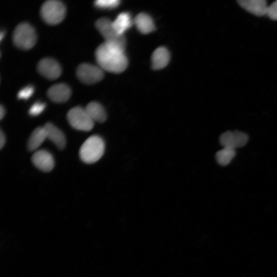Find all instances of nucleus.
<instances>
[{
  "mask_svg": "<svg viewBox=\"0 0 277 277\" xmlns=\"http://www.w3.org/2000/svg\"><path fill=\"white\" fill-rule=\"evenodd\" d=\"M124 47L104 42L95 51L98 64L103 70L113 73L124 72L128 65V60L124 53Z\"/></svg>",
  "mask_w": 277,
  "mask_h": 277,
  "instance_id": "f257e3e1",
  "label": "nucleus"
},
{
  "mask_svg": "<svg viewBox=\"0 0 277 277\" xmlns=\"http://www.w3.org/2000/svg\"><path fill=\"white\" fill-rule=\"evenodd\" d=\"M105 151V143L98 135H93L85 142L80 150V156L85 163L91 164L98 161Z\"/></svg>",
  "mask_w": 277,
  "mask_h": 277,
  "instance_id": "f03ea898",
  "label": "nucleus"
},
{
  "mask_svg": "<svg viewBox=\"0 0 277 277\" xmlns=\"http://www.w3.org/2000/svg\"><path fill=\"white\" fill-rule=\"evenodd\" d=\"M15 45L19 49L29 50L37 42V35L34 29L29 24L22 23L15 29L13 36Z\"/></svg>",
  "mask_w": 277,
  "mask_h": 277,
  "instance_id": "7ed1b4c3",
  "label": "nucleus"
},
{
  "mask_svg": "<svg viewBox=\"0 0 277 277\" xmlns=\"http://www.w3.org/2000/svg\"><path fill=\"white\" fill-rule=\"evenodd\" d=\"M66 15L64 5L58 0H48L42 6L41 15L48 24L54 25L61 23Z\"/></svg>",
  "mask_w": 277,
  "mask_h": 277,
  "instance_id": "20e7f679",
  "label": "nucleus"
},
{
  "mask_svg": "<svg viewBox=\"0 0 277 277\" xmlns=\"http://www.w3.org/2000/svg\"><path fill=\"white\" fill-rule=\"evenodd\" d=\"M68 121L74 128L88 131L94 126V121L88 114L86 108L76 107L69 110L67 114Z\"/></svg>",
  "mask_w": 277,
  "mask_h": 277,
  "instance_id": "39448f33",
  "label": "nucleus"
},
{
  "mask_svg": "<svg viewBox=\"0 0 277 277\" xmlns=\"http://www.w3.org/2000/svg\"><path fill=\"white\" fill-rule=\"evenodd\" d=\"M96 27L105 39V42L125 48V39L124 36L117 33L113 26V21L107 18H102L96 21Z\"/></svg>",
  "mask_w": 277,
  "mask_h": 277,
  "instance_id": "423d86ee",
  "label": "nucleus"
},
{
  "mask_svg": "<svg viewBox=\"0 0 277 277\" xmlns=\"http://www.w3.org/2000/svg\"><path fill=\"white\" fill-rule=\"evenodd\" d=\"M78 78L86 85H93L102 80L104 77L103 69L99 66L89 63H82L77 69Z\"/></svg>",
  "mask_w": 277,
  "mask_h": 277,
  "instance_id": "0eeeda50",
  "label": "nucleus"
},
{
  "mask_svg": "<svg viewBox=\"0 0 277 277\" xmlns=\"http://www.w3.org/2000/svg\"><path fill=\"white\" fill-rule=\"evenodd\" d=\"M248 138V135L244 132L228 131L220 135V143L224 148L235 150L245 146Z\"/></svg>",
  "mask_w": 277,
  "mask_h": 277,
  "instance_id": "6e6552de",
  "label": "nucleus"
},
{
  "mask_svg": "<svg viewBox=\"0 0 277 277\" xmlns=\"http://www.w3.org/2000/svg\"><path fill=\"white\" fill-rule=\"evenodd\" d=\"M38 71L45 78L49 80H56L62 73L60 64L51 58H44L38 64Z\"/></svg>",
  "mask_w": 277,
  "mask_h": 277,
  "instance_id": "1a4fd4ad",
  "label": "nucleus"
},
{
  "mask_svg": "<svg viewBox=\"0 0 277 277\" xmlns=\"http://www.w3.org/2000/svg\"><path fill=\"white\" fill-rule=\"evenodd\" d=\"M238 3L243 9L257 17L267 15L268 6L265 0H239Z\"/></svg>",
  "mask_w": 277,
  "mask_h": 277,
  "instance_id": "9d476101",
  "label": "nucleus"
},
{
  "mask_svg": "<svg viewBox=\"0 0 277 277\" xmlns=\"http://www.w3.org/2000/svg\"><path fill=\"white\" fill-rule=\"evenodd\" d=\"M71 94L70 88L64 84L52 86L47 93L48 98L57 103L65 102L70 98Z\"/></svg>",
  "mask_w": 277,
  "mask_h": 277,
  "instance_id": "9b49d317",
  "label": "nucleus"
},
{
  "mask_svg": "<svg viewBox=\"0 0 277 277\" xmlns=\"http://www.w3.org/2000/svg\"><path fill=\"white\" fill-rule=\"evenodd\" d=\"M32 161L37 168L45 172L51 171L54 165L53 157L45 150L36 152L33 156Z\"/></svg>",
  "mask_w": 277,
  "mask_h": 277,
  "instance_id": "f8f14e48",
  "label": "nucleus"
},
{
  "mask_svg": "<svg viewBox=\"0 0 277 277\" xmlns=\"http://www.w3.org/2000/svg\"><path fill=\"white\" fill-rule=\"evenodd\" d=\"M43 127L47 138H48L59 149H63L66 145V138L62 131L50 123H47Z\"/></svg>",
  "mask_w": 277,
  "mask_h": 277,
  "instance_id": "ddd939ff",
  "label": "nucleus"
},
{
  "mask_svg": "<svg viewBox=\"0 0 277 277\" xmlns=\"http://www.w3.org/2000/svg\"><path fill=\"white\" fill-rule=\"evenodd\" d=\"M152 67L156 70L166 67L169 63L170 55L168 49L163 47L156 49L152 56Z\"/></svg>",
  "mask_w": 277,
  "mask_h": 277,
  "instance_id": "4468645a",
  "label": "nucleus"
},
{
  "mask_svg": "<svg viewBox=\"0 0 277 277\" xmlns=\"http://www.w3.org/2000/svg\"><path fill=\"white\" fill-rule=\"evenodd\" d=\"M133 23L138 31L144 34H148L155 30V24L150 16L142 13L137 15Z\"/></svg>",
  "mask_w": 277,
  "mask_h": 277,
  "instance_id": "2eb2a0df",
  "label": "nucleus"
},
{
  "mask_svg": "<svg viewBox=\"0 0 277 277\" xmlns=\"http://www.w3.org/2000/svg\"><path fill=\"white\" fill-rule=\"evenodd\" d=\"M86 109L94 122L102 123L106 120L107 114L106 111L104 107L98 102H90L87 106Z\"/></svg>",
  "mask_w": 277,
  "mask_h": 277,
  "instance_id": "dca6fc26",
  "label": "nucleus"
},
{
  "mask_svg": "<svg viewBox=\"0 0 277 277\" xmlns=\"http://www.w3.org/2000/svg\"><path fill=\"white\" fill-rule=\"evenodd\" d=\"M47 138L43 127L37 128L29 138L27 148L29 151H34L39 148Z\"/></svg>",
  "mask_w": 277,
  "mask_h": 277,
  "instance_id": "f3484780",
  "label": "nucleus"
},
{
  "mask_svg": "<svg viewBox=\"0 0 277 277\" xmlns=\"http://www.w3.org/2000/svg\"><path fill=\"white\" fill-rule=\"evenodd\" d=\"M132 21L128 13H122L118 15L113 25L117 33L121 36H124L126 31L131 27Z\"/></svg>",
  "mask_w": 277,
  "mask_h": 277,
  "instance_id": "a211bd4d",
  "label": "nucleus"
},
{
  "mask_svg": "<svg viewBox=\"0 0 277 277\" xmlns=\"http://www.w3.org/2000/svg\"><path fill=\"white\" fill-rule=\"evenodd\" d=\"M236 156V151L231 148H224L218 151L216 155L218 163L222 166H226L230 163Z\"/></svg>",
  "mask_w": 277,
  "mask_h": 277,
  "instance_id": "6ab92c4d",
  "label": "nucleus"
},
{
  "mask_svg": "<svg viewBox=\"0 0 277 277\" xmlns=\"http://www.w3.org/2000/svg\"><path fill=\"white\" fill-rule=\"evenodd\" d=\"M95 5L99 9H113L120 5V2L118 0H98L95 2Z\"/></svg>",
  "mask_w": 277,
  "mask_h": 277,
  "instance_id": "aec40b11",
  "label": "nucleus"
},
{
  "mask_svg": "<svg viewBox=\"0 0 277 277\" xmlns=\"http://www.w3.org/2000/svg\"><path fill=\"white\" fill-rule=\"evenodd\" d=\"M35 91L34 87L29 86L19 91L18 97L19 99L27 100L33 95Z\"/></svg>",
  "mask_w": 277,
  "mask_h": 277,
  "instance_id": "412c9836",
  "label": "nucleus"
},
{
  "mask_svg": "<svg viewBox=\"0 0 277 277\" xmlns=\"http://www.w3.org/2000/svg\"><path fill=\"white\" fill-rule=\"evenodd\" d=\"M46 104L42 102H36L33 104L29 110V114L32 116H37L45 109Z\"/></svg>",
  "mask_w": 277,
  "mask_h": 277,
  "instance_id": "4be33fe9",
  "label": "nucleus"
},
{
  "mask_svg": "<svg viewBox=\"0 0 277 277\" xmlns=\"http://www.w3.org/2000/svg\"><path fill=\"white\" fill-rule=\"evenodd\" d=\"M266 15L272 20H277V0L268 6Z\"/></svg>",
  "mask_w": 277,
  "mask_h": 277,
  "instance_id": "5701e85b",
  "label": "nucleus"
},
{
  "mask_svg": "<svg viewBox=\"0 0 277 277\" xmlns=\"http://www.w3.org/2000/svg\"><path fill=\"white\" fill-rule=\"evenodd\" d=\"M6 138L4 133L3 131L0 132V148L2 149L5 145Z\"/></svg>",
  "mask_w": 277,
  "mask_h": 277,
  "instance_id": "b1692460",
  "label": "nucleus"
},
{
  "mask_svg": "<svg viewBox=\"0 0 277 277\" xmlns=\"http://www.w3.org/2000/svg\"><path fill=\"white\" fill-rule=\"evenodd\" d=\"M5 116V109L3 106H1L0 107V118H1V120L3 119V118Z\"/></svg>",
  "mask_w": 277,
  "mask_h": 277,
  "instance_id": "393cba45",
  "label": "nucleus"
},
{
  "mask_svg": "<svg viewBox=\"0 0 277 277\" xmlns=\"http://www.w3.org/2000/svg\"><path fill=\"white\" fill-rule=\"evenodd\" d=\"M4 37H5V33L3 32H2L1 35H0V39L2 40Z\"/></svg>",
  "mask_w": 277,
  "mask_h": 277,
  "instance_id": "a878e982",
  "label": "nucleus"
}]
</instances>
